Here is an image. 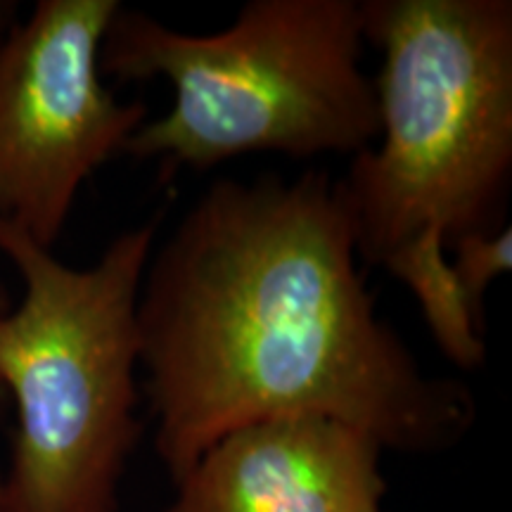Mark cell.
Returning <instances> with one entry per match:
<instances>
[{
    "mask_svg": "<svg viewBox=\"0 0 512 512\" xmlns=\"http://www.w3.org/2000/svg\"><path fill=\"white\" fill-rule=\"evenodd\" d=\"M380 512H382V510H380Z\"/></svg>",
    "mask_w": 512,
    "mask_h": 512,
    "instance_id": "obj_11",
    "label": "cell"
},
{
    "mask_svg": "<svg viewBox=\"0 0 512 512\" xmlns=\"http://www.w3.org/2000/svg\"><path fill=\"white\" fill-rule=\"evenodd\" d=\"M138 337L174 482L254 422L323 418L382 451L430 453L475 420L470 389L427 375L377 316L349 207L323 171L209 185L152 249Z\"/></svg>",
    "mask_w": 512,
    "mask_h": 512,
    "instance_id": "obj_1",
    "label": "cell"
},
{
    "mask_svg": "<svg viewBox=\"0 0 512 512\" xmlns=\"http://www.w3.org/2000/svg\"><path fill=\"white\" fill-rule=\"evenodd\" d=\"M380 133L339 183L363 264L420 230L503 228L512 176L510 0H363Z\"/></svg>",
    "mask_w": 512,
    "mask_h": 512,
    "instance_id": "obj_3",
    "label": "cell"
},
{
    "mask_svg": "<svg viewBox=\"0 0 512 512\" xmlns=\"http://www.w3.org/2000/svg\"><path fill=\"white\" fill-rule=\"evenodd\" d=\"M119 0H38L0 36V226L53 249L81 185L147 121L100 72Z\"/></svg>",
    "mask_w": 512,
    "mask_h": 512,
    "instance_id": "obj_5",
    "label": "cell"
},
{
    "mask_svg": "<svg viewBox=\"0 0 512 512\" xmlns=\"http://www.w3.org/2000/svg\"><path fill=\"white\" fill-rule=\"evenodd\" d=\"M446 247H453V273L458 275L467 302L484 328L486 292L512 268V230L505 226L494 233H465Z\"/></svg>",
    "mask_w": 512,
    "mask_h": 512,
    "instance_id": "obj_8",
    "label": "cell"
},
{
    "mask_svg": "<svg viewBox=\"0 0 512 512\" xmlns=\"http://www.w3.org/2000/svg\"><path fill=\"white\" fill-rule=\"evenodd\" d=\"M10 24H5V10H0V36L5 34V29H8Z\"/></svg>",
    "mask_w": 512,
    "mask_h": 512,
    "instance_id": "obj_9",
    "label": "cell"
},
{
    "mask_svg": "<svg viewBox=\"0 0 512 512\" xmlns=\"http://www.w3.org/2000/svg\"><path fill=\"white\" fill-rule=\"evenodd\" d=\"M382 453L332 420L254 422L211 444L164 512H380Z\"/></svg>",
    "mask_w": 512,
    "mask_h": 512,
    "instance_id": "obj_6",
    "label": "cell"
},
{
    "mask_svg": "<svg viewBox=\"0 0 512 512\" xmlns=\"http://www.w3.org/2000/svg\"><path fill=\"white\" fill-rule=\"evenodd\" d=\"M0 311H3V297H0Z\"/></svg>",
    "mask_w": 512,
    "mask_h": 512,
    "instance_id": "obj_10",
    "label": "cell"
},
{
    "mask_svg": "<svg viewBox=\"0 0 512 512\" xmlns=\"http://www.w3.org/2000/svg\"><path fill=\"white\" fill-rule=\"evenodd\" d=\"M380 266L413 292L434 342L453 366L460 370L482 366L486 361L484 328L446 256L444 230L437 226L420 230L384 256Z\"/></svg>",
    "mask_w": 512,
    "mask_h": 512,
    "instance_id": "obj_7",
    "label": "cell"
},
{
    "mask_svg": "<svg viewBox=\"0 0 512 512\" xmlns=\"http://www.w3.org/2000/svg\"><path fill=\"white\" fill-rule=\"evenodd\" d=\"M363 46L361 0H249L216 34L121 8L100 72L174 88L169 112L145 121L124 155L195 171L252 152L354 157L380 133Z\"/></svg>",
    "mask_w": 512,
    "mask_h": 512,
    "instance_id": "obj_2",
    "label": "cell"
},
{
    "mask_svg": "<svg viewBox=\"0 0 512 512\" xmlns=\"http://www.w3.org/2000/svg\"><path fill=\"white\" fill-rule=\"evenodd\" d=\"M159 219L124 230L88 268L0 226L24 294L0 311V389L15 403L0 512H119L138 420V294Z\"/></svg>",
    "mask_w": 512,
    "mask_h": 512,
    "instance_id": "obj_4",
    "label": "cell"
}]
</instances>
